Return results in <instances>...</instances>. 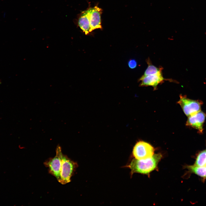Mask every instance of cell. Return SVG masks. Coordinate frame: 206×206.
Instances as JSON below:
<instances>
[{"mask_svg":"<svg viewBox=\"0 0 206 206\" xmlns=\"http://www.w3.org/2000/svg\"><path fill=\"white\" fill-rule=\"evenodd\" d=\"M163 158L161 153L154 154L151 157L144 159H133L130 163L125 166L131 170V176L137 173L150 176V173L158 169V164Z\"/></svg>","mask_w":206,"mask_h":206,"instance_id":"6da1fadb","label":"cell"},{"mask_svg":"<svg viewBox=\"0 0 206 206\" xmlns=\"http://www.w3.org/2000/svg\"><path fill=\"white\" fill-rule=\"evenodd\" d=\"M78 166L76 163L62 154L61 157L60 179L59 183L64 185L71 181V178Z\"/></svg>","mask_w":206,"mask_h":206,"instance_id":"7a4b0ae2","label":"cell"},{"mask_svg":"<svg viewBox=\"0 0 206 206\" xmlns=\"http://www.w3.org/2000/svg\"><path fill=\"white\" fill-rule=\"evenodd\" d=\"M62 154L61 147L58 144L56 148L55 156L49 158L44 162V165L48 168L49 173L55 177L59 182L60 179L61 157Z\"/></svg>","mask_w":206,"mask_h":206,"instance_id":"3957f363","label":"cell"},{"mask_svg":"<svg viewBox=\"0 0 206 206\" xmlns=\"http://www.w3.org/2000/svg\"><path fill=\"white\" fill-rule=\"evenodd\" d=\"M155 149L150 144L143 141L138 142L134 146L132 154L134 158L144 159L151 157L154 154Z\"/></svg>","mask_w":206,"mask_h":206,"instance_id":"277c9868","label":"cell"},{"mask_svg":"<svg viewBox=\"0 0 206 206\" xmlns=\"http://www.w3.org/2000/svg\"><path fill=\"white\" fill-rule=\"evenodd\" d=\"M177 103L181 106L185 114L188 117L201 110V102L189 99L185 96L180 95Z\"/></svg>","mask_w":206,"mask_h":206,"instance_id":"5b68a950","label":"cell"},{"mask_svg":"<svg viewBox=\"0 0 206 206\" xmlns=\"http://www.w3.org/2000/svg\"><path fill=\"white\" fill-rule=\"evenodd\" d=\"M165 80H167L163 77L162 70L154 74L147 76L143 75L139 78V81L140 82V86H151L153 88L154 90H156L158 85L162 83Z\"/></svg>","mask_w":206,"mask_h":206,"instance_id":"8992f818","label":"cell"},{"mask_svg":"<svg viewBox=\"0 0 206 206\" xmlns=\"http://www.w3.org/2000/svg\"><path fill=\"white\" fill-rule=\"evenodd\" d=\"M206 117V114L200 110L188 116L186 125L197 130L199 133H202Z\"/></svg>","mask_w":206,"mask_h":206,"instance_id":"52a82bcc","label":"cell"},{"mask_svg":"<svg viewBox=\"0 0 206 206\" xmlns=\"http://www.w3.org/2000/svg\"><path fill=\"white\" fill-rule=\"evenodd\" d=\"M102 9L96 5L91 7L90 15V32L97 29H101V15Z\"/></svg>","mask_w":206,"mask_h":206,"instance_id":"ba28073f","label":"cell"},{"mask_svg":"<svg viewBox=\"0 0 206 206\" xmlns=\"http://www.w3.org/2000/svg\"><path fill=\"white\" fill-rule=\"evenodd\" d=\"M91 8L89 7L86 10L82 11L78 19V25L86 35L90 32V15Z\"/></svg>","mask_w":206,"mask_h":206,"instance_id":"9c48e42d","label":"cell"},{"mask_svg":"<svg viewBox=\"0 0 206 206\" xmlns=\"http://www.w3.org/2000/svg\"><path fill=\"white\" fill-rule=\"evenodd\" d=\"M185 167L190 172L201 177L206 178V167H198L193 165H187Z\"/></svg>","mask_w":206,"mask_h":206,"instance_id":"30bf717a","label":"cell"},{"mask_svg":"<svg viewBox=\"0 0 206 206\" xmlns=\"http://www.w3.org/2000/svg\"><path fill=\"white\" fill-rule=\"evenodd\" d=\"M146 63L148 66L144 72V76L155 74L163 70L162 67L158 68L153 65L149 58L146 60Z\"/></svg>","mask_w":206,"mask_h":206,"instance_id":"8fae6325","label":"cell"},{"mask_svg":"<svg viewBox=\"0 0 206 206\" xmlns=\"http://www.w3.org/2000/svg\"><path fill=\"white\" fill-rule=\"evenodd\" d=\"M206 164V150L201 151L197 155L194 165L198 167L205 166Z\"/></svg>","mask_w":206,"mask_h":206,"instance_id":"7c38bea8","label":"cell"},{"mask_svg":"<svg viewBox=\"0 0 206 206\" xmlns=\"http://www.w3.org/2000/svg\"><path fill=\"white\" fill-rule=\"evenodd\" d=\"M128 66L130 68L133 69L137 66V63L136 60L134 59H130L128 62Z\"/></svg>","mask_w":206,"mask_h":206,"instance_id":"4fadbf2b","label":"cell"},{"mask_svg":"<svg viewBox=\"0 0 206 206\" xmlns=\"http://www.w3.org/2000/svg\"><path fill=\"white\" fill-rule=\"evenodd\" d=\"M205 166L206 167V164L205 165Z\"/></svg>","mask_w":206,"mask_h":206,"instance_id":"5bb4252c","label":"cell"}]
</instances>
